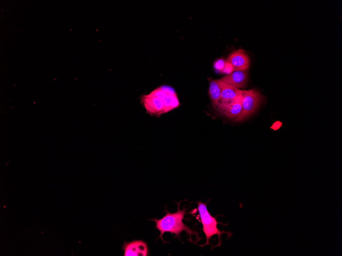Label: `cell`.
<instances>
[{
    "mask_svg": "<svg viewBox=\"0 0 342 256\" xmlns=\"http://www.w3.org/2000/svg\"><path fill=\"white\" fill-rule=\"evenodd\" d=\"M185 213V208L180 210L178 206L177 212L170 213L166 211V215L163 218L160 219L155 218L153 220L156 223V228L160 231L159 237L162 240H163L162 235L165 232L175 234L180 237V234L183 231H185L190 236V238L192 235L197 234L182 222Z\"/></svg>",
    "mask_w": 342,
    "mask_h": 256,
    "instance_id": "cell-1",
    "label": "cell"
},
{
    "mask_svg": "<svg viewBox=\"0 0 342 256\" xmlns=\"http://www.w3.org/2000/svg\"><path fill=\"white\" fill-rule=\"evenodd\" d=\"M170 86L162 85L148 94L141 96V101L147 112L155 115L164 113L163 100Z\"/></svg>",
    "mask_w": 342,
    "mask_h": 256,
    "instance_id": "cell-2",
    "label": "cell"
},
{
    "mask_svg": "<svg viewBox=\"0 0 342 256\" xmlns=\"http://www.w3.org/2000/svg\"><path fill=\"white\" fill-rule=\"evenodd\" d=\"M198 210L200 216L201 222L203 225V231L205 235L206 242L204 245L209 243V240L213 235H218L220 242V236L224 231H220L217 227L218 222L216 218L212 216L207 210L206 205L201 201L197 202Z\"/></svg>",
    "mask_w": 342,
    "mask_h": 256,
    "instance_id": "cell-3",
    "label": "cell"
},
{
    "mask_svg": "<svg viewBox=\"0 0 342 256\" xmlns=\"http://www.w3.org/2000/svg\"><path fill=\"white\" fill-rule=\"evenodd\" d=\"M261 95L255 89L244 90L242 94V110L234 120L241 121L252 114L258 108L261 102Z\"/></svg>",
    "mask_w": 342,
    "mask_h": 256,
    "instance_id": "cell-4",
    "label": "cell"
},
{
    "mask_svg": "<svg viewBox=\"0 0 342 256\" xmlns=\"http://www.w3.org/2000/svg\"><path fill=\"white\" fill-rule=\"evenodd\" d=\"M242 103V94L233 99L220 102L217 107L223 115L234 120L241 113Z\"/></svg>",
    "mask_w": 342,
    "mask_h": 256,
    "instance_id": "cell-5",
    "label": "cell"
},
{
    "mask_svg": "<svg viewBox=\"0 0 342 256\" xmlns=\"http://www.w3.org/2000/svg\"><path fill=\"white\" fill-rule=\"evenodd\" d=\"M226 60L232 65L233 71H245L249 67V57L242 49L235 50L231 53Z\"/></svg>",
    "mask_w": 342,
    "mask_h": 256,
    "instance_id": "cell-6",
    "label": "cell"
},
{
    "mask_svg": "<svg viewBox=\"0 0 342 256\" xmlns=\"http://www.w3.org/2000/svg\"><path fill=\"white\" fill-rule=\"evenodd\" d=\"M123 249L124 256H146L148 254L147 244L141 240L125 242Z\"/></svg>",
    "mask_w": 342,
    "mask_h": 256,
    "instance_id": "cell-7",
    "label": "cell"
},
{
    "mask_svg": "<svg viewBox=\"0 0 342 256\" xmlns=\"http://www.w3.org/2000/svg\"><path fill=\"white\" fill-rule=\"evenodd\" d=\"M247 78L248 72L245 70L233 71L219 79L226 83L240 89L245 86Z\"/></svg>",
    "mask_w": 342,
    "mask_h": 256,
    "instance_id": "cell-8",
    "label": "cell"
},
{
    "mask_svg": "<svg viewBox=\"0 0 342 256\" xmlns=\"http://www.w3.org/2000/svg\"><path fill=\"white\" fill-rule=\"evenodd\" d=\"M222 81L220 79L211 80L209 83L208 94L214 106L219 103L222 92Z\"/></svg>",
    "mask_w": 342,
    "mask_h": 256,
    "instance_id": "cell-9",
    "label": "cell"
},
{
    "mask_svg": "<svg viewBox=\"0 0 342 256\" xmlns=\"http://www.w3.org/2000/svg\"><path fill=\"white\" fill-rule=\"evenodd\" d=\"M222 92L219 103L233 99L242 94L243 91V90L223 81H222Z\"/></svg>",
    "mask_w": 342,
    "mask_h": 256,
    "instance_id": "cell-10",
    "label": "cell"
},
{
    "mask_svg": "<svg viewBox=\"0 0 342 256\" xmlns=\"http://www.w3.org/2000/svg\"><path fill=\"white\" fill-rule=\"evenodd\" d=\"M225 64V60L223 59H219L215 62L214 67L217 71L222 72Z\"/></svg>",
    "mask_w": 342,
    "mask_h": 256,
    "instance_id": "cell-11",
    "label": "cell"
},
{
    "mask_svg": "<svg viewBox=\"0 0 342 256\" xmlns=\"http://www.w3.org/2000/svg\"><path fill=\"white\" fill-rule=\"evenodd\" d=\"M232 72H233V68L232 65L226 60L225 66L222 73H226L227 75L230 74Z\"/></svg>",
    "mask_w": 342,
    "mask_h": 256,
    "instance_id": "cell-12",
    "label": "cell"
}]
</instances>
